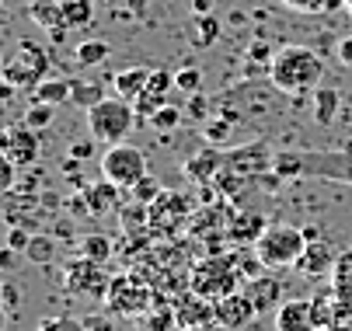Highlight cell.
Wrapping results in <instances>:
<instances>
[{
    "mask_svg": "<svg viewBox=\"0 0 352 331\" xmlns=\"http://www.w3.org/2000/svg\"><path fill=\"white\" fill-rule=\"evenodd\" d=\"M321 77H324V63L307 45H283V49H276V56L269 63L272 87L279 94H289V98L314 94L321 87Z\"/></svg>",
    "mask_w": 352,
    "mask_h": 331,
    "instance_id": "1",
    "label": "cell"
},
{
    "mask_svg": "<svg viewBox=\"0 0 352 331\" xmlns=\"http://www.w3.org/2000/svg\"><path fill=\"white\" fill-rule=\"evenodd\" d=\"M188 286L195 293L210 297V300H220L227 293L244 290V275H241V265H237V251H230V255H210L203 262H192Z\"/></svg>",
    "mask_w": 352,
    "mask_h": 331,
    "instance_id": "2",
    "label": "cell"
},
{
    "mask_svg": "<svg viewBox=\"0 0 352 331\" xmlns=\"http://www.w3.org/2000/svg\"><path fill=\"white\" fill-rule=\"evenodd\" d=\"M49 73V53L38 42H18L14 49L4 53V63H0V77H4L8 87L14 91H32L35 84H42Z\"/></svg>",
    "mask_w": 352,
    "mask_h": 331,
    "instance_id": "3",
    "label": "cell"
},
{
    "mask_svg": "<svg viewBox=\"0 0 352 331\" xmlns=\"http://www.w3.org/2000/svg\"><path fill=\"white\" fill-rule=\"evenodd\" d=\"M136 119L140 115H136L133 102H126V98H105V102H98L87 112V133H91V139H98V144H105V147L126 144V136L133 133Z\"/></svg>",
    "mask_w": 352,
    "mask_h": 331,
    "instance_id": "4",
    "label": "cell"
},
{
    "mask_svg": "<svg viewBox=\"0 0 352 331\" xmlns=\"http://www.w3.org/2000/svg\"><path fill=\"white\" fill-rule=\"evenodd\" d=\"M304 248H307L304 227H289V223H269L265 233L255 241V255L272 272H279L286 265H296V258L304 255Z\"/></svg>",
    "mask_w": 352,
    "mask_h": 331,
    "instance_id": "5",
    "label": "cell"
},
{
    "mask_svg": "<svg viewBox=\"0 0 352 331\" xmlns=\"http://www.w3.org/2000/svg\"><path fill=\"white\" fill-rule=\"evenodd\" d=\"M154 286H150L146 279H140V275H133V272H122V275H116L112 279V286H109V293H105V310H112L116 317H143L150 307H154Z\"/></svg>",
    "mask_w": 352,
    "mask_h": 331,
    "instance_id": "6",
    "label": "cell"
},
{
    "mask_svg": "<svg viewBox=\"0 0 352 331\" xmlns=\"http://www.w3.org/2000/svg\"><path fill=\"white\" fill-rule=\"evenodd\" d=\"M112 286V275L105 272L102 262H91V258H70L63 265V290L70 297H91V300H105Z\"/></svg>",
    "mask_w": 352,
    "mask_h": 331,
    "instance_id": "7",
    "label": "cell"
},
{
    "mask_svg": "<svg viewBox=\"0 0 352 331\" xmlns=\"http://www.w3.org/2000/svg\"><path fill=\"white\" fill-rule=\"evenodd\" d=\"M146 171V154L140 147H129V144H112L105 147L102 154V178L116 181L119 188H133Z\"/></svg>",
    "mask_w": 352,
    "mask_h": 331,
    "instance_id": "8",
    "label": "cell"
},
{
    "mask_svg": "<svg viewBox=\"0 0 352 331\" xmlns=\"http://www.w3.org/2000/svg\"><path fill=\"white\" fill-rule=\"evenodd\" d=\"M38 129H32L25 119L21 122H11L4 129V139H0V154H4L8 161H14L18 168H32L38 161Z\"/></svg>",
    "mask_w": 352,
    "mask_h": 331,
    "instance_id": "9",
    "label": "cell"
},
{
    "mask_svg": "<svg viewBox=\"0 0 352 331\" xmlns=\"http://www.w3.org/2000/svg\"><path fill=\"white\" fill-rule=\"evenodd\" d=\"M192 203L178 192H164L154 206H150V233H178L185 220L192 216Z\"/></svg>",
    "mask_w": 352,
    "mask_h": 331,
    "instance_id": "10",
    "label": "cell"
},
{
    "mask_svg": "<svg viewBox=\"0 0 352 331\" xmlns=\"http://www.w3.org/2000/svg\"><path fill=\"white\" fill-rule=\"evenodd\" d=\"M175 317H178V328H217V300L188 286L175 300Z\"/></svg>",
    "mask_w": 352,
    "mask_h": 331,
    "instance_id": "11",
    "label": "cell"
},
{
    "mask_svg": "<svg viewBox=\"0 0 352 331\" xmlns=\"http://www.w3.org/2000/svg\"><path fill=\"white\" fill-rule=\"evenodd\" d=\"M335 262H338V251H335V244L331 241H324V238H314V241H307V248H304V255L296 258V272L300 275H307V279H324V275H331L335 272Z\"/></svg>",
    "mask_w": 352,
    "mask_h": 331,
    "instance_id": "12",
    "label": "cell"
},
{
    "mask_svg": "<svg viewBox=\"0 0 352 331\" xmlns=\"http://www.w3.org/2000/svg\"><path fill=\"white\" fill-rule=\"evenodd\" d=\"M255 314H258V307L248 297V290H237V293H227V297L217 300V328L237 331V328L255 321Z\"/></svg>",
    "mask_w": 352,
    "mask_h": 331,
    "instance_id": "13",
    "label": "cell"
},
{
    "mask_svg": "<svg viewBox=\"0 0 352 331\" xmlns=\"http://www.w3.org/2000/svg\"><path fill=\"white\" fill-rule=\"evenodd\" d=\"M272 324L276 331H318V321H314V304L311 300H283L276 310H272Z\"/></svg>",
    "mask_w": 352,
    "mask_h": 331,
    "instance_id": "14",
    "label": "cell"
},
{
    "mask_svg": "<svg viewBox=\"0 0 352 331\" xmlns=\"http://www.w3.org/2000/svg\"><path fill=\"white\" fill-rule=\"evenodd\" d=\"M28 18L53 42L67 38V32H70L67 21H63V0H32V4H28Z\"/></svg>",
    "mask_w": 352,
    "mask_h": 331,
    "instance_id": "15",
    "label": "cell"
},
{
    "mask_svg": "<svg viewBox=\"0 0 352 331\" xmlns=\"http://www.w3.org/2000/svg\"><path fill=\"white\" fill-rule=\"evenodd\" d=\"M304 174H318V178H342L352 181V150L349 154H304Z\"/></svg>",
    "mask_w": 352,
    "mask_h": 331,
    "instance_id": "16",
    "label": "cell"
},
{
    "mask_svg": "<svg viewBox=\"0 0 352 331\" xmlns=\"http://www.w3.org/2000/svg\"><path fill=\"white\" fill-rule=\"evenodd\" d=\"M244 290H248V297H251V300H255L258 314L276 310V307L283 304V279H279L272 269H265V272H262V275H255V279H248V282H244Z\"/></svg>",
    "mask_w": 352,
    "mask_h": 331,
    "instance_id": "17",
    "label": "cell"
},
{
    "mask_svg": "<svg viewBox=\"0 0 352 331\" xmlns=\"http://www.w3.org/2000/svg\"><path fill=\"white\" fill-rule=\"evenodd\" d=\"M119 192H122V188H119L116 181H109V178L87 185V188H84V196H87V213H91V216H112V213H119V209H122Z\"/></svg>",
    "mask_w": 352,
    "mask_h": 331,
    "instance_id": "18",
    "label": "cell"
},
{
    "mask_svg": "<svg viewBox=\"0 0 352 331\" xmlns=\"http://www.w3.org/2000/svg\"><path fill=\"white\" fill-rule=\"evenodd\" d=\"M265 216L262 213H234L230 216V227H227V238L237 241V244H255L262 233H265Z\"/></svg>",
    "mask_w": 352,
    "mask_h": 331,
    "instance_id": "19",
    "label": "cell"
},
{
    "mask_svg": "<svg viewBox=\"0 0 352 331\" xmlns=\"http://www.w3.org/2000/svg\"><path fill=\"white\" fill-rule=\"evenodd\" d=\"M150 67H126V70H119L116 73V80H112V87H116V94L119 98H126V102H136L140 94L146 91V84H150Z\"/></svg>",
    "mask_w": 352,
    "mask_h": 331,
    "instance_id": "20",
    "label": "cell"
},
{
    "mask_svg": "<svg viewBox=\"0 0 352 331\" xmlns=\"http://www.w3.org/2000/svg\"><path fill=\"white\" fill-rule=\"evenodd\" d=\"M77 248H80V255H84V258L102 262V265L116 255V244H112L109 233H80V238H77Z\"/></svg>",
    "mask_w": 352,
    "mask_h": 331,
    "instance_id": "21",
    "label": "cell"
},
{
    "mask_svg": "<svg viewBox=\"0 0 352 331\" xmlns=\"http://www.w3.org/2000/svg\"><path fill=\"white\" fill-rule=\"evenodd\" d=\"M331 286H335L338 300H342L345 307H352V248L338 255L335 272H331Z\"/></svg>",
    "mask_w": 352,
    "mask_h": 331,
    "instance_id": "22",
    "label": "cell"
},
{
    "mask_svg": "<svg viewBox=\"0 0 352 331\" xmlns=\"http://www.w3.org/2000/svg\"><path fill=\"white\" fill-rule=\"evenodd\" d=\"M220 168H223V154L206 150L203 157H192V161L185 164V174H188V178H195V181H217Z\"/></svg>",
    "mask_w": 352,
    "mask_h": 331,
    "instance_id": "23",
    "label": "cell"
},
{
    "mask_svg": "<svg viewBox=\"0 0 352 331\" xmlns=\"http://www.w3.org/2000/svg\"><path fill=\"white\" fill-rule=\"evenodd\" d=\"M98 102H105V87L98 84V80H74L70 84V105L91 112Z\"/></svg>",
    "mask_w": 352,
    "mask_h": 331,
    "instance_id": "24",
    "label": "cell"
},
{
    "mask_svg": "<svg viewBox=\"0 0 352 331\" xmlns=\"http://www.w3.org/2000/svg\"><path fill=\"white\" fill-rule=\"evenodd\" d=\"M70 84L74 80H53V77H45L42 84H35L32 87V102H49V105H63V102H70Z\"/></svg>",
    "mask_w": 352,
    "mask_h": 331,
    "instance_id": "25",
    "label": "cell"
},
{
    "mask_svg": "<svg viewBox=\"0 0 352 331\" xmlns=\"http://www.w3.org/2000/svg\"><path fill=\"white\" fill-rule=\"evenodd\" d=\"M74 56H77L80 67H102L112 56V45L105 38H84V42H77V53Z\"/></svg>",
    "mask_w": 352,
    "mask_h": 331,
    "instance_id": "26",
    "label": "cell"
},
{
    "mask_svg": "<svg viewBox=\"0 0 352 331\" xmlns=\"http://www.w3.org/2000/svg\"><path fill=\"white\" fill-rule=\"evenodd\" d=\"M116 216H119V230H122V233L150 230V206H143V203H136V199H133V206H122Z\"/></svg>",
    "mask_w": 352,
    "mask_h": 331,
    "instance_id": "27",
    "label": "cell"
},
{
    "mask_svg": "<svg viewBox=\"0 0 352 331\" xmlns=\"http://www.w3.org/2000/svg\"><path fill=\"white\" fill-rule=\"evenodd\" d=\"M338 98H342V94H338L335 87H318V91H314V119H318L321 126H331V122H335Z\"/></svg>",
    "mask_w": 352,
    "mask_h": 331,
    "instance_id": "28",
    "label": "cell"
},
{
    "mask_svg": "<svg viewBox=\"0 0 352 331\" xmlns=\"http://www.w3.org/2000/svg\"><path fill=\"white\" fill-rule=\"evenodd\" d=\"M63 21H67L70 32L87 28L94 21V4L91 0H63Z\"/></svg>",
    "mask_w": 352,
    "mask_h": 331,
    "instance_id": "29",
    "label": "cell"
},
{
    "mask_svg": "<svg viewBox=\"0 0 352 331\" xmlns=\"http://www.w3.org/2000/svg\"><path fill=\"white\" fill-rule=\"evenodd\" d=\"M175 328H178L175 307H164L161 300H154V307L143 314V331H175Z\"/></svg>",
    "mask_w": 352,
    "mask_h": 331,
    "instance_id": "30",
    "label": "cell"
},
{
    "mask_svg": "<svg viewBox=\"0 0 352 331\" xmlns=\"http://www.w3.org/2000/svg\"><path fill=\"white\" fill-rule=\"evenodd\" d=\"M25 255H28L32 265H49L56 258V238H49V233H32Z\"/></svg>",
    "mask_w": 352,
    "mask_h": 331,
    "instance_id": "31",
    "label": "cell"
},
{
    "mask_svg": "<svg viewBox=\"0 0 352 331\" xmlns=\"http://www.w3.org/2000/svg\"><path fill=\"white\" fill-rule=\"evenodd\" d=\"M279 4L300 14H335L338 8H345V0H279Z\"/></svg>",
    "mask_w": 352,
    "mask_h": 331,
    "instance_id": "32",
    "label": "cell"
},
{
    "mask_svg": "<svg viewBox=\"0 0 352 331\" xmlns=\"http://www.w3.org/2000/svg\"><path fill=\"white\" fill-rule=\"evenodd\" d=\"M129 192H133V199H136V203H143V206H154V203L164 196V185H161L154 174H143V178L129 188Z\"/></svg>",
    "mask_w": 352,
    "mask_h": 331,
    "instance_id": "33",
    "label": "cell"
},
{
    "mask_svg": "<svg viewBox=\"0 0 352 331\" xmlns=\"http://www.w3.org/2000/svg\"><path fill=\"white\" fill-rule=\"evenodd\" d=\"M53 119H56V105H49V102H32L28 105V112H25V122L32 126V129H45V126H53Z\"/></svg>",
    "mask_w": 352,
    "mask_h": 331,
    "instance_id": "34",
    "label": "cell"
},
{
    "mask_svg": "<svg viewBox=\"0 0 352 331\" xmlns=\"http://www.w3.org/2000/svg\"><path fill=\"white\" fill-rule=\"evenodd\" d=\"M220 38V21L213 14H195V45H213Z\"/></svg>",
    "mask_w": 352,
    "mask_h": 331,
    "instance_id": "35",
    "label": "cell"
},
{
    "mask_svg": "<svg viewBox=\"0 0 352 331\" xmlns=\"http://www.w3.org/2000/svg\"><path fill=\"white\" fill-rule=\"evenodd\" d=\"M175 87L185 91V94H199V91H203V70H199V67L175 70Z\"/></svg>",
    "mask_w": 352,
    "mask_h": 331,
    "instance_id": "36",
    "label": "cell"
},
{
    "mask_svg": "<svg viewBox=\"0 0 352 331\" xmlns=\"http://www.w3.org/2000/svg\"><path fill=\"white\" fill-rule=\"evenodd\" d=\"M164 105H168V98H164V94H154V91H143L140 98L133 102V109H136V115H140L143 122H146L150 115H154L157 109H164Z\"/></svg>",
    "mask_w": 352,
    "mask_h": 331,
    "instance_id": "37",
    "label": "cell"
},
{
    "mask_svg": "<svg viewBox=\"0 0 352 331\" xmlns=\"http://www.w3.org/2000/svg\"><path fill=\"white\" fill-rule=\"evenodd\" d=\"M230 115L227 119H210L206 126H203V136H206V144H213V147H220V144H227V136H230Z\"/></svg>",
    "mask_w": 352,
    "mask_h": 331,
    "instance_id": "38",
    "label": "cell"
},
{
    "mask_svg": "<svg viewBox=\"0 0 352 331\" xmlns=\"http://www.w3.org/2000/svg\"><path fill=\"white\" fill-rule=\"evenodd\" d=\"M178 122H182V112H178L175 105H164V109H157L154 115L146 119V126H150V129H175Z\"/></svg>",
    "mask_w": 352,
    "mask_h": 331,
    "instance_id": "39",
    "label": "cell"
},
{
    "mask_svg": "<svg viewBox=\"0 0 352 331\" xmlns=\"http://www.w3.org/2000/svg\"><path fill=\"white\" fill-rule=\"evenodd\" d=\"M84 321V331H119V321L122 317H116L112 310L109 314H87V317H80Z\"/></svg>",
    "mask_w": 352,
    "mask_h": 331,
    "instance_id": "40",
    "label": "cell"
},
{
    "mask_svg": "<svg viewBox=\"0 0 352 331\" xmlns=\"http://www.w3.org/2000/svg\"><path fill=\"white\" fill-rule=\"evenodd\" d=\"M175 87V73H168V70H154L150 73V84H146V91H154V94H164L168 98V91Z\"/></svg>",
    "mask_w": 352,
    "mask_h": 331,
    "instance_id": "41",
    "label": "cell"
},
{
    "mask_svg": "<svg viewBox=\"0 0 352 331\" xmlns=\"http://www.w3.org/2000/svg\"><path fill=\"white\" fill-rule=\"evenodd\" d=\"M28 241H32V230H28V227H11V233H8V248L25 251V248H28Z\"/></svg>",
    "mask_w": 352,
    "mask_h": 331,
    "instance_id": "42",
    "label": "cell"
},
{
    "mask_svg": "<svg viewBox=\"0 0 352 331\" xmlns=\"http://www.w3.org/2000/svg\"><path fill=\"white\" fill-rule=\"evenodd\" d=\"M206 112H210V102L203 98V94H192V102H188V115H195V119H206Z\"/></svg>",
    "mask_w": 352,
    "mask_h": 331,
    "instance_id": "43",
    "label": "cell"
},
{
    "mask_svg": "<svg viewBox=\"0 0 352 331\" xmlns=\"http://www.w3.org/2000/svg\"><path fill=\"white\" fill-rule=\"evenodd\" d=\"M338 63L352 70V35H345V38L338 42Z\"/></svg>",
    "mask_w": 352,
    "mask_h": 331,
    "instance_id": "44",
    "label": "cell"
},
{
    "mask_svg": "<svg viewBox=\"0 0 352 331\" xmlns=\"http://www.w3.org/2000/svg\"><path fill=\"white\" fill-rule=\"evenodd\" d=\"M188 8H192V14H213L217 0H188Z\"/></svg>",
    "mask_w": 352,
    "mask_h": 331,
    "instance_id": "45",
    "label": "cell"
},
{
    "mask_svg": "<svg viewBox=\"0 0 352 331\" xmlns=\"http://www.w3.org/2000/svg\"><path fill=\"white\" fill-rule=\"evenodd\" d=\"M4 304H8V314L18 310V286H14V282H8V286H4Z\"/></svg>",
    "mask_w": 352,
    "mask_h": 331,
    "instance_id": "46",
    "label": "cell"
},
{
    "mask_svg": "<svg viewBox=\"0 0 352 331\" xmlns=\"http://www.w3.org/2000/svg\"><path fill=\"white\" fill-rule=\"evenodd\" d=\"M70 157H74V161H87V157H91V147H87V144H74V147H70Z\"/></svg>",
    "mask_w": 352,
    "mask_h": 331,
    "instance_id": "47",
    "label": "cell"
},
{
    "mask_svg": "<svg viewBox=\"0 0 352 331\" xmlns=\"http://www.w3.org/2000/svg\"><path fill=\"white\" fill-rule=\"evenodd\" d=\"M0 265H4V269H14V248H8L4 255H0Z\"/></svg>",
    "mask_w": 352,
    "mask_h": 331,
    "instance_id": "48",
    "label": "cell"
},
{
    "mask_svg": "<svg viewBox=\"0 0 352 331\" xmlns=\"http://www.w3.org/2000/svg\"><path fill=\"white\" fill-rule=\"evenodd\" d=\"M182 331H210V328H182Z\"/></svg>",
    "mask_w": 352,
    "mask_h": 331,
    "instance_id": "49",
    "label": "cell"
},
{
    "mask_svg": "<svg viewBox=\"0 0 352 331\" xmlns=\"http://www.w3.org/2000/svg\"><path fill=\"white\" fill-rule=\"evenodd\" d=\"M345 8H349V14H352V0H345Z\"/></svg>",
    "mask_w": 352,
    "mask_h": 331,
    "instance_id": "50",
    "label": "cell"
},
{
    "mask_svg": "<svg viewBox=\"0 0 352 331\" xmlns=\"http://www.w3.org/2000/svg\"><path fill=\"white\" fill-rule=\"evenodd\" d=\"M109 4H119V0H109Z\"/></svg>",
    "mask_w": 352,
    "mask_h": 331,
    "instance_id": "51",
    "label": "cell"
}]
</instances>
